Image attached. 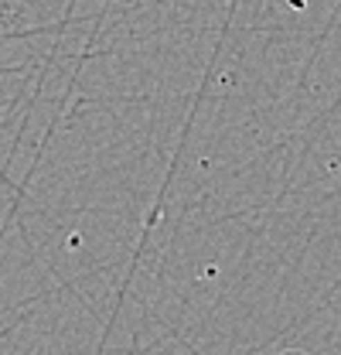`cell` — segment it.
I'll return each instance as SVG.
<instances>
[{"mask_svg": "<svg viewBox=\"0 0 341 355\" xmlns=\"http://www.w3.org/2000/svg\"><path fill=\"white\" fill-rule=\"evenodd\" d=\"M277 355H311V352H277Z\"/></svg>", "mask_w": 341, "mask_h": 355, "instance_id": "6da1fadb", "label": "cell"}]
</instances>
